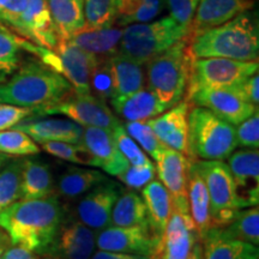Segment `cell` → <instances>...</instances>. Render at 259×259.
Segmentation results:
<instances>
[{"instance_id":"cell-34","label":"cell","mask_w":259,"mask_h":259,"mask_svg":"<svg viewBox=\"0 0 259 259\" xmlns=\"http://www.w3.org/2000/svg\"><path fill=\"white\" fill-rule=\"evenodd\" d=\"M163 0H116V21L121 27L153 21L161 14Z\"/></svg>"},{"instance_id":"cell-48","label":"cell","mask_w":259,"mask_h":259,"mask_svg":"<svg viewBox=\"0 0 259 259\" xmlns=\"http://www.w3.org/2000/svg\"><path fill=\"white\" fill-rule=\"evenodd\" d=\"M239 89L241 90V93L244 94L246 99L250 101L252 105L257 106L259 103V77L258 72L252 74L251 77H248L247 79L244 80L240 85H239Z\"/></svg>"},{"instance_id":"cell-18","label":"cell","mask_w":259,"mask_h":259,"mask_svg":"<svg viewBox=\"0 0 259 259\" xmlns=\"http://www.w3.org/2000/svg\"><path fill=\"white\" fill-rule=\"evenodd\" d=\"M242 208L259 203V153L258 149L244 148L228 156V164Z\"/></svg>"},{"instance_id":"cell-2","label":"cell","mask_w":259,"mask_h":259,"mask_svg":"<svg viewBox=\"0 0 259 259\" xmlns=\"http://www.w3.org/2000/svg\"><path fill=\"white\" fill-rule=\"evenodd\" d=\"M72 93L69 80L41 60L22 63L9 78L0 80V103L27 107L35 114Z\"/></svg>"},{"instance_id":"cell-30","label":"cell","mask_w":259,"mask_h":259,"mask_svg":"<svg viewBox=\"0 0 259 259\" xmlns=\"http://www.w3.org/2000/svg\"><path fill=\"white\" fill-rule=\"evenodd\" d=\"M60 40H69L85 27L83 0H47Z\"/></svg>"},{"instance_id":"cell-44","label":"cell","mask_w":259,"mask_h":259,"mask_svg":"<svg viewBox=\"0 0 259 259\" xmlns=\"http://www.w3.org/2000/svg\"><path fill=\"white\" fill-rule=\"evenodd\" d=\"M235 137L238 147L259 148V114L258 109L251 116L236 125Z\"/></svg>"},{"instance_id":"cell-9","label":"cell","mask_w":259,"mask_h":259,"mask_svg":"<svg viewBox=\"0 0 259 259\" xmlns=\"http://www.w3.org/2000/svg\"><path fill=\"white\" fill-rule=\"evenodd\" d=\"M36 57L65 77L77 94H90V73L100 58L77 47L69 40H59L53 50L38 46Z\"/></svg>"},{"instance_id":"cell-52","label":"cell","mask_w":259,"mask_h":259,"mask_svg":"<svg viewBox=\"0 0 259 259\" xmlns=\"http://www.w3.org/2000/svg\"><path fill=\"white\" fill-rule=\"evenodd\" d=\"M189 259H204L203 258L202 242L197 241L196 244L193 245L192 251H191V254H190V258Z\"/></svg>"},{"instance_id":"cell-26","label":"cell","mask_w":259,"mask_h":259,"mask_svg":"<svg viewBox=\"0 0 259 259\" xmlns=\"http://www.w3.org/2000/svg\"><path fill=\"white\" fill-rule=\"evenodd\" d=\"M107 60L111 69L114 89L112 99L127 96L144 88L145 71L143 64H139L119 52L107 58Z\"/></svg>"},{"instance_id":"cell-3","label":"cell","mask_w":259,"mask_h":259,"mask_svg":"<svg viewBox=\"0 0 259 259\" xmlns=\"http://www.w3.org/2000/svg\"><path fill=\"white\" fill-rule=\"evenodd\" d=\"M187 42L193 59L227 58L240 61H257L259 56L257 15L248 10L219 27L187 38Z\"/></svg>"},{"instance_id":"cell-4","label":"cell","mask_w":259,"mask_h":259,"mask_svg":"<svg viewBox=\"0 0 259 259\" xmlns=\"http://www.w3.org/2000/svg\"><path fill=\"white\" fill-rule=\"evenodd\" d=\"M192 59L189 42L184 37L144 64L148 88L166 109L185 96Z\"/></svg>"},{"instance_id":"cell-51","label":"cell","mask_w":259,"mask_h":259,"mask_svg":"<svg viewBox=\"0 0 259 259\" xmlns=\"http://www.w3.org/2000/svg\"><path fill=\"white\" fill-rule=\"evenodd\" d=\"M10 245H11V242H10L9 236L6 235V233L3 231L2 228H0V259H3L4 252Z\"/></svg>"},{"instance_id":"cell-20","label":"cell","mask_w":259,"mask_h":259,"mask_svg":"<svg viewBox=\"0 0 259 259\" xmlns=\"http://www.w3.org/2000/svg\"><path fill=\"white\" fill-rule=\"evenodd\" d=\"M15 34L47 50H53L57 46L60 38L47 0H28L27 9L22 15Z\"/></svg>"},{"instance_id":"cell-16","label":"cell","mask_w":259,"mask_h":259,"mask_svg":"<svg viewBox=\"0 0 259 259\" xmlns=\"http://www.w3.org/2000/svg\"><path fill=\"white\" fill-rule=\"evenodd\" d=\"M96 234L78 219L61 221L59 229L46 255L61 259H90L95 252Z\"/></svg>"},{"instance_id":"cell-22","label":"cell","mask_w":259,"mask_h":259,"mask_svg":"<svg viewBox=\"0 0 259 259\" xmlns=\"http://www.w3.org/2000/svg\"><path fill=\"white\" fill-rule=\"evenodd\" d=\"M21 130L38 144L45 142H67L80 144L84 127L70 119H45L41 116H30L24 119L15 127Z\"/></svg>"},{"instance_id":"cell-24","label":"cell","mask_w":259,"mask_h":259,"mask_svg":"<svg viewBox=\"0 0 259 259\" xmlns=\"http://www.w3.org/2000/svg\"><path fill=\"white\" fill-rule=\"evenodd\" d=\"M200 242L204 259H259L258 246L229 238L221 228H210Z\"/></svg>"},{"instance_id":"cell-46","label":"cell","mask_w":259,"mask_h":259,"mask_svg":"<svg viewBox=\"0 0 259 259\" xmlns=\"http://www.w3.org/2000/svg\"><path fill=\"white\" fill-rule=\"evenodd\" d=\"M170 17L181 27L189 29L199 0H167Z\"/></svg>"},{"instance_id":"cell-19","label":"cell","mask_w":259,"mask_h":259,"mask_svg":"<svg viewBox=\"0 0 259 259\" xmlns=\"http://www.w3.org/2000/svg\"><path fill=\"white\" fill-rule=\"evenodd\" d=\"M191 105L186 100H181L155 118L145 120L155 136L166 147L174 149L190 157L189 153V113Z\"/></svg>"},{"instance_id":"cell-43","label":"cell","mask_w":259,"mask_h":259,"mask_svg":"<svg viewBox=\"0 0 259 259\" xmlns=\"http://www.w3.org/2000/svg\"><path fill=\"white\" fill-rule=\"evenodd\" d=\"M156 168L154 163L144 164V166H130L127 169L119 174L118 179L131 190H142L145 185L155 179Z\"/></svg>"},{"instance_id":"cell-11","label":"cell","mask_w":259,"mask_h":259,"mask_svg":"<svg viewBox=\"0 0 259 259\" xmlns=\"http://www.w3.org/2000/svg\"><path fill=\"white\" fill-rule=\"evenodd\" d=\"M191 107H204L233 126H236L251 116L258 107L252 105L239 89L232 88L200 89L186 96Z\"/></svg>"},{"instance_id":"cell-39","label":"cell","mask_w":259,"mask_h":259,"mask_svg":"<svg viewBox=\"0 0 259 259\" xmlns=\"http://www.w3.org/2000/svg\"><path fill=\"white\" fill-rule=\"evenodd\" d=\"M41 149L52 156L76 164H85L93 167V157L82 144L67 142H45L40 144Z\"/></svg>"},{"instance_id":"cell-50","label":"cell","mask_w":259,"mask_h":259,"mask_svg":"<svg viewBox=\"0 0 259 259\" xmlns=\"http://www.w3.org/2000/svg\"><path fill=\"white\" fill-rule=\"evenodd\" d=\"M90 259H151L148 255L142 254H131V253H122V252H112V251H103L99 250L94 252Z\"/></svg>"},{"instance_id":"cell-6","label":"cell","mask_w":259,"mask_h":259,"mask_svg":"<svg viewBox=\"0 0 259 259\" xmlns=\"http://www.w3.org/2000/svg\"><path fill=\"white\" fill-rule=\"evenodd\" d=\"M186 35L187 29L178 24L170 16L154 22L130 24L122 29L119 53L144 65Z\"/></svg>"},{"instance_id":"cell-23","label":"cell","mask_w":259,"mask_h":259,"mask_svg":"<svg viewBox=\"0 0 259 259\" xmlns=\"http://www.w3.org/2000/svg\"><path fill=\"white\" fill-rule=\"evenodd\" d=\"M109 101L115 114L125 121H145L166 111L155 94L145 87L127 96L114 97Z\"/></svg>"},{"instance_id":"cell-55","label":"cell","mask_w":259,"mask_h":259,"mask_svg":"<svg viewBox=\"0 0 259 259\" xmlns=\"http://www.w3.org/2000/svg\"><path fill=\"white\" fill-rule=\"evenodd\" d=\"M42 259H61V258L53 257V255H47V257H45V258H42Z\"/></svg>"},{"instance_id":"cell-54","label":"cell","mask_w":259,"mask_h":259,"mask_svg":"<svg viewBox=\"0 0 259 259\" xmlns=\"http://www.w3.org/2000/svg\"><path fill=\"white\" fill-rule=\"evenodd\" d=\"M6 3H8V0H0V11H2L3 8H4Z\"/></svg>"},{"instance_id":"cell-25","label":"cell","mask_w":259,"mask_h":259,"mask_svg":"<svg viewBox=\"0 0 259 259\" xmlns=\"http://www.w3.org/2000/svg\"><path fill=\"white\" fill-rule=\"evenodd\" d=\"M187 202L191 218H192L199 240L205 236L211 228V216H210L209 193L202 176L191 160L189 176H187Z\"/></svg>"},{"instance_id":"cell-47","label":"cell","mask_w":259,"mask_h":259,"mask_svg":"<svg viewBox=\"0 0 259 259\" xmlns=\"http://www.w3.org/2000/svg\"><path fill=\"white\" fill-rule=\"evenodd\" d=\"M27 4L28 0H8V3L0 11V22L15 32L22 15L27 9Z\"/></svg>"},{"instance_id":"cell-41","label":"cell","mask_w":259,"mask_h":259,"mask_svg":"<svg viewBox=\"0 0 259 259\" xmlns=\"http://www.w3.org/2000/svg\"><path fill=\"white\" fill-rule=\"evenodd\" d=\"M112 134L119 150L121 151V154L124 155L131 166H144V164L153 163V161L147 156L143 149L139 147L135 139L126 132L121 122H119L115 127L112 128Z\"/></svg>"},{"instance_id":"cell-15","label":"cell","mask_w":259,"mask_h":259,"mask_svg":"<svg viewBox=\"0 0 259 259\" xmlns=\"http://www.w3.org/2000/svg\"><path fill=\"white\" fill-rule=\"evenodd\" d=\"M192 158L166 147L156 157V173L162 185L170 194L171 203L181 210L190 211L187 202V176Z\"/></svg>"},{"instance_id":"cell-36","label":"cell","mask_w":259,"mask_h":259,"mask_svg":"<svg viewBox=\"0 0 259 259\" xmlns=\"http://www.w3.org/2000/svg\"><path fill=\"white\" fill-rule=\"evenodd\" d=\"M23 160L18 158L0 169V211L21 199V180Z\"/></svg>"},{"instance_id":"cell-33","label":"cell","mask_w":259,"mask_h":259,"mask_svg":"<svg viewBox=\"0 0 259 259\" xmlns=\"http://www.w3.org/2000/svg\"><path fill=\"white\" fill-rule=\"evenodd\" d=\"M148 225V212L142 196L135 190L121 191L113 206L111 226L130 227Z\"/></svg>"},{"instance_id":"cell-5","label":"cell","mask_w":259,"mask_h":259,"mask_svg":"<svg viewBox=\"0 0 259 259\" xmlns=\"http://www.w3.org/2000/svg\"><path fill=\"white\" fill-rule=\"evenodd\" d=\"M189 153L197 160L228 158L235 150V127L204 107H193L189 113Z\"/></svg>"},{"instance_id":"cell-53","label":"cell","mask_w":259,"mask_h":259,"mask_svg":"<svg viewBox=\"0 0 259 259\" xmlns=\"http://www.w3.org/2000/svg\"><path fill=\"white\" fill-rule=\"evenodd\" d=\"M9 157H10V156H8V155L0 153V169H2V167L4 166V164L8 163V162H9Z\"/></svg>"},{"instance_id":"cell-13","label":"cell","mask_w":259,"mask_h":259,"mask_svg":"<svg viewBox=\"0 0 259 259\" xmlns=\"http://www.w3.org/2000/svg\"><path fill=\"white\" fill-rule=\"evenodd\" d=\"M197 241L200 240L190 211L173 205L157 252L151 259H189Z\"/></svg>"},{"instance_id":"cell-14","label":"cell","mask_w":259,"mask_h":259,"mask_svg":"<svg viewBox=\"0 0 259 259\" xmlns=\"http://www.w3.org/2000/svg\"><path fill=\"white\" fill-rule=\"evenodd\" d=\"M122 187L107 179L87 193L77 205V219L93 231H102L111 226L113 206L121 193Z\"/></svg>"},{"instance_id":"cell-29","label":"cell","mask_w":259,"mask_h":259,"mask_svg":"<svg viewBox=\"0 0 259 259\" xmlns=\"http://www.w3.org/2000/svg\"><path fill=\"white\" fill-rule=\"evenodd\" d=\"M54 181L51 168L37 158L23 160L21 180V199H41L53 196Z\"/></svg>"},{"instance_id":"cell-45","label":"cell","mask_w":259,"mask_h":259,"mask_svg":"<svg viewBox=\"0 0 259 259\" xmlns=\"http://www.w3.org/2000/svg\"><path fill=\"white\" fill-rule=\"evenodd\" d=\"M35 115V111L27 107L0 103V131L15 127L24 119Z\"/></svg>"},{"instance_id":"cell-7","label":"cell","mask_w":259,"mask_h":259,"mask_svg":"<svg viewBox=\"0 0 259 259\" xmlns=\"http://www.w3.org/2000/svg\"><path fill=\"white\" fill-rule=\"evenodd\" d=\"M193 164L202 176L209 193L211 228H223L233 221L239 210L244 209L226 162L197 160Z\"/></svg>"},{"instance_id":"cell-49","label":"cell","mask_w":259,"mask_h":259,"mask_svg":"<svg viewBox=\"0 0 259 259\" xmlns=\"http://www.w3.org/2000/svg\"><path fill=\"white\" fill-rule=\"evenodd\" d=\"M3 259H38L36 253L17 245H10L4 252Z\"/></svg>"},{"instance_id":"cell-37","label":"cell","mask_w":259,"mask_h":259,"mask_svg":"<svg viewBox=\"0 0 259 259\" xmlns=\"http://www.w3.org/2000/svg\"><path fill=\"white\" fill-rule=\"evenodd\" d=\"M36 142L21 130L12 128L0 131V153L8 156H30L40 153Z\"/></svg>"},{"instance_id":"cell-21","label":"cell","mask_w":259,"mask_h":259,"mask_svg":"<svg viewBox=\"0 0 259 259\" xmlns=\"http://www.w3.org/2000/svg\"><path fill=\"white\" fill-rule=\"evenodd\" d=\"M252 8L253 0H199L187 29L186 38L219 27Z\"/></svg>"},{"instance_id":"cell-35","label":"cell","mask_w":259,"mask_h":259,"mask_svg":"<svg viewBox=\"0 0 259 259\" xmlns=\"http://www.w3.org/2000/svg\"><path fill=\"white\" fill-rule=\"evenodd\" d=\"M223 234L229 238L259 245V209L250 206L239 210L233 221L221 228Z\"/></svg>"},{"instance_id":"cell-12","label":"cell","mask_w":259,"mask_h":259,"mask_svg":"<svg viewBox=\"0 0 259 259\" xmlns=\"http://www.w3.org/2000/svg\"><path fill=\"white\" fill-rule=\"evenodd\" d=\"M160 240L151 232L149 225L115 227L109 226L96 234L99 250L142 254L153 258L157 252Z\"/></svg>"},{"instance_id":"cell-28","label":"cell","mask_w":259,"mask_h":259,"mask_svg":"<svg viewBox=\"0 0 259 259\" xmlns=\"http://www.w3.org/2000/svg\"><path fill=\"white\" fill-rule=\"evenodd\" d=\"M121 36L122 29L120 28L92 29L84 27L72 35L69 41L97 58L106 59L118 53Z\"/></svg>"},{"instance_id":"cell-32","label":"cell","mask_w":259,"mask_h":259,"mask_svg":"<svg viewBox=\"0 0 259 259\" xmlns=\"http://www.w3.org/2000/svg\"><path fill=\"white\" fill-rule=\"evenodd\" d=\"M34 44L18 36L0 22V80L11 76L22 64V52L31 53Z\"/></svg>"},{"instance_id":"cell-42","label":"cell","mask_w":259,"mask_h":259,"mask_svg":"<svg viewBox=\"0 0 259 259\" xmlns=\"http://www.w3.org/2000/svg\"><path fill=\"white\" fill-rule=\"evenodd\" d=\"M89 85L90 94L103 100V101L111 100L113 97L114 89H113L112 73L107 58L106 59L100 58L94 66L92 73H90Z\"/></svg>"},{"instance_id":"cell-27","label":"cell","mask_w":259,"mask_h":259,"mask_svg":"<svg viewBox=\"0 0 259 259\" xmlns=\"http://www.w3.org/2000/svg\"><path fill=\"white\" fill-rule=\"evenodd\" d=\"M142 198L148 212V225L160 240L163 235L168 220L173 209L170 194L160 180H153L142 189Z\"/></svg>"},{"instance_id":"cell-1","label":"cell","mask_w":259,"mask_h":259,"mask_svg":"<svg viewBox=\"0 0 259 259\" xmlns=\"http://www.w3.org/2000/svg\"><path fill=\"white\" fill-rule=\"evenodd\" d=\"M63 206L57 196L17 202L0 211V228L11 245L47 254L63 221Z\"/></svg>"},{"instance_id":"cell-17","label":"cell","mask_w":259,"mask_h":259,"mask_svg":"<svg viewBox=\"0 0 259 259\" xmlns=\"http://www.w3.org/2000/svg\"><path fill=\"white\" fill-rule=\"evenodd\" d=\"M80 144L92 155L93 167L101 168L108 176L116 178L130 166L115 143L112 130L94 126L84 127Z\"/></svg>"},{"instance_id":"cell-40","label":"cell","mask_w":259,"mask_h":259,"mask_svg":"<svg viewBox=\"0 0 259 259\" xmlns=\"http://www.w3.org/2000/svg\"><path fill=\"white\" fill-rule=\"evenodd\" d=\"M124 127L126 132L135 139L136 143L143 149L151 158L156 160L158 154L166 148L160 142L155 134L145 121H126Z\"/></svg>"},{"instance_id":"cell-38","label":"cell","mask_w":259,"mask_h":259,"mask_svg":"<svg viewBox=\"0 0 259 259\" xmlns=\"http://www.w3.org/2000/svg\"><path fill=\"white\" fill-rule=\"evenodd\" d=\"M85 27L111 28L116 21V0H83Z\"/></svg>"},{"instance_id":"cell-31","label":"cell","mask_w":259,"mask_h":259,"mask_svg":"<svg viewBox=\"0 0 259 259\" xmlns=\"http://www.w3.org/2000/svg\"><path fill=\"white\" fill-rule=\"evenodd\" d=\"M107 179L108 177L105 176L101 170L72 166L67 168L60 176L58 192L66 199L78 198Z\"/></svg>"},{"instance_id":"cell-8","label":"cell","mask_w":259,"mask_h":259,"mask_svg":"<svg viewBox=\"0 0 259 259\" xmlns=\"http://www.w3.org/2000/svg\"><path fill=\"white\" fill-rule=\"evenodd\" d=\"M257 61H240L227 58L192 59L185 97L200 89L232 88L258 72Z\"/></svg>"},{"instance_id":"cell-10","label":"cell","mask_w":259,"mask_h":259,"mask_svg":"<svg viewBox=\"0 0 259 259\" xmlns=\"http://www.w3.org/2000/svg\"><path fill=\"white\" fill-rule=\"evenodd\" d=\"M60 114L83 127H103L112 130L119 124V119L107 105V101L92 94L72 93L63 101L38 111L34 116Z\"/></svg>"}]
</instances>
